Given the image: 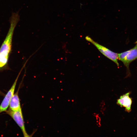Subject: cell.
<instances>
[{"label": "cell", "instance_id": "obj_1", "mask_svg": "<svg viewBox=\"0 0 137 137\" xmlns=\"http://www.w3.org/2000/svg\"><path fill=\"white\" fill-rule=\"evenodd\" d=\"M19 20L20 16L18 12L12 13L10 19L9 28L0 48V68L4 66L7 62L11 50L14 30Z\"/></svg>", "mask_w": 137, "mask_h": 137}, {"label": "cell", "instance_id": "obj_2", "mask_svg": "<svg viewBox=\"0 0 137 137\" xmlns=\"http://www.w3.org/2000/svg\"><path fill=\"white\" fill-rule=\"evenodd\" d=\"M135 43V46L127 50L118 54V59L123 63L126 68V77L130 76L131 73L129 68L130 64L137 59V40Z\"/></svg>", "mask_w": 137, "mask_h": 137}, {"label": "cell", "instance_id": "obj_3", "mask_svg": "<svg viewBox=\"0 0 137 137\" xmlns=\"http://www.w3.org/2000/svg\"><path fill=\"white\" fill-rule=\"evenodd\" d=\"M85 39L94 45L104 56L113 61L117 66H119V63L118 62V54L111 51L107 48L99 44L89 36H86Z\"/></svg>", "mask_w": 137, "mask_h": 137}, {"label": "cell", "instance_id": "obj_4", "mask_svg": "<svg viewBox=\"0 0 137 137\" xmlns=\"http://www.w3.org/2000/svg\"><path fill=\"white\" fill-rule=\"evenodd\" d=\"M6 113L15 122L21 129L24 136L29 137L25 129L24 122L22 109L14 111L10 109L6 111Z\"/></svg>", "mask_w": 137, "mask_h": 137}, {"label": "cell", "instance_id": "obj_5", "mask_svg": "<svg viewBox=\"0 0 137 137\" xmlns=\"http://www.w3.org/2000/svg\"><path fill=\"white\" fill-rule=\"evenodd\" d=\"M19 74H20L17 76L12 86L6 95L0 105V114L3 112L6 111L9 106L11 99L14 94Z\"/></svg>", "mask_w": 137, "mask_h": 137}, {"label": "cell", "instance_id": "obj_6", "mask_svg": "<svg viewBox=\"0 0 137 137\" xmlns=\"http://www.w3.org/2000/svg\"><path fill=\"white\" fill-rule=\"evenodd\" d=\"M130 92H128L120 97L117 101V104L121 107L125 108V110L130 112L131 110L132 99L129 96Z\"/></svg>", "mask_w": 137, "mask_h": 137}, {"label": "cell", "instance_id": "obj_7", "mask_svg": "<svg viewBox=\"0 0 137 137\" xmlns=\"http://www.w3.org/2000/svg\"><path fill=\"white\" fill-rule=\"evenodd\" d=\"M19 90L12 96L9 105V109L16 111L21 109L19 98L18 95Z\"/></svg>", "mask_w": 137, "mask_h": 137}]
</instances>
